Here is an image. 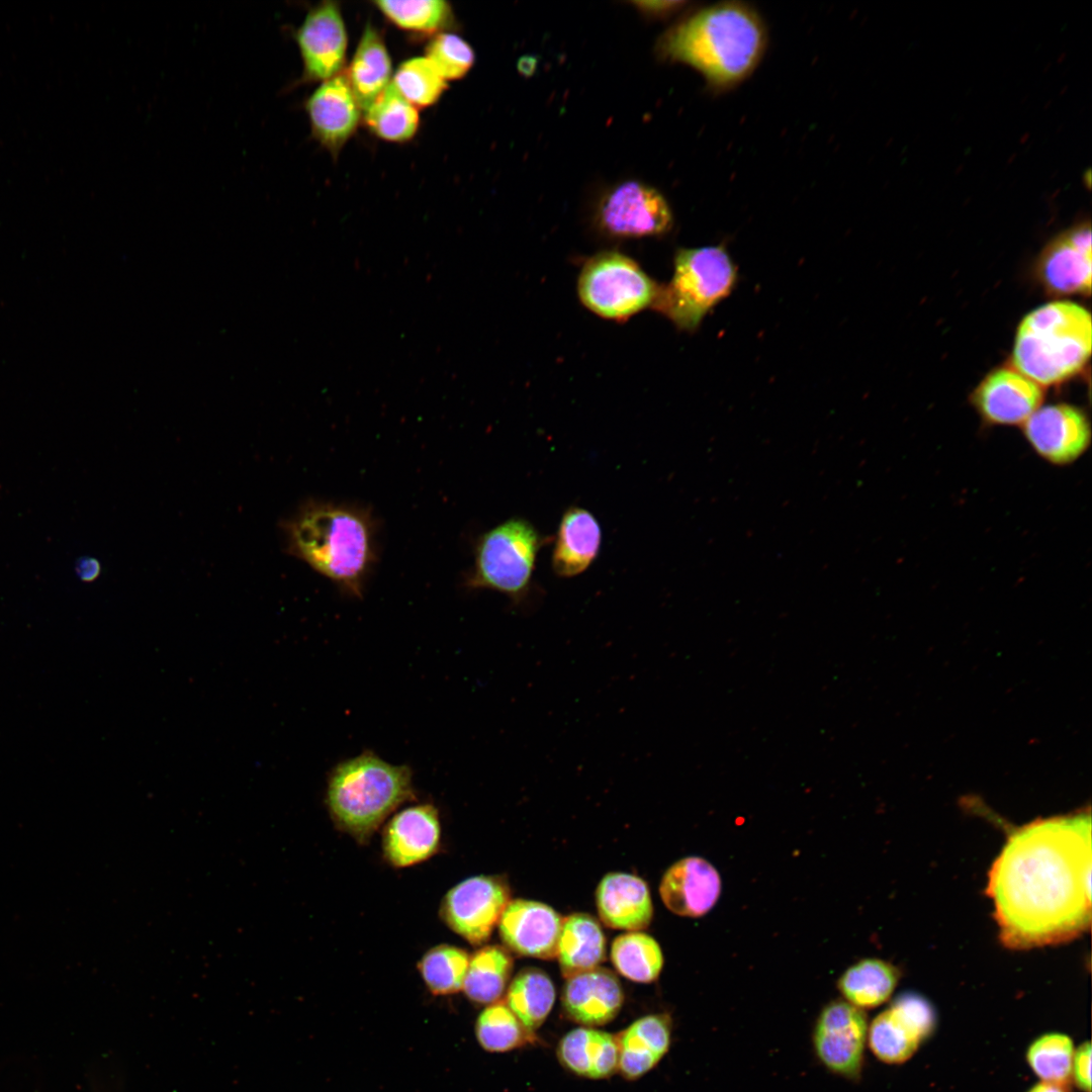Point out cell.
Instances as JSON below:
<instances>
[{
	"mask_svg": "<svg viewBox=\"0 0 1092 1092\" xmlns=\"http://www.w3.org/2000/svg\"><path fill=\"white\" fill-rule=\"evenodd\" d=\"M988 895L1003 942L1013 948L1074 938L1091 922V817L1040 819L1010 835Z\"/></svg>",
	"mask_w": 1092,
	"mask_h": 1092,
	"instance_id": "1",
	"label": "cell"
},
{
	"mask_svg": "<svg viewBox=\"0 0 1092 1092\" xmlns=\"http://www.w3.org/2000/svg\"><path fill=\"white\" fill-rule=\"evenodd\" d=\"M766 33L758 14L738 2L704 8L665 33L664 57L687 64L708 83L725 89L745 79L765 49Z\"/></svg>",
	"mask_w": 1092,
	"mask_h": 1092,
	"instance_id": "2",
	"label": "cell"
},
{
	"mask_svg": "<svg viewBox=\"0 0 1092 1092\" xmlns=\"http://www.w3.org/2000/svg\"><path fill=\"white\" fill-rule=\"evenodd\" d=\"M281 528L287 552L352 594H361L375 558L372 523L363 511L309 503Z\"/></svg>",
	"mask_w": 1092,
	"mask_h": 1092,
	"instance_id": "3",
	"label": "cell"
},
{
	"mask_svg": "<svg viewBox=\"0 0 1092 1092\" xmlns=\"http://www.w3.org/2000/svg\"><path fill=\"white\" fill-rule=\"evenodd\" d=\"M415 798L411 767L389 763L372 751L339 762L328 778L326 804L334 824L361 843Z\"/></svg>",
	"mask_w": 1092,
	"mask_h": 1092,
	"instance_id": "4",
	"label": "cell"
},
{
	"mask_svg": "<svg viewBox=\"0 0 1092 1092\" xmlns=\"http://www.w3.org/2000/svg\"><path fill=\"white\" fill-rule=\"evenodd\" d=\"M1090 312L1073 301L1043 304L1020 322L1012 352L1014 369L1039 385L1079 373L1091 355Z\"/></svg>",
	"mask_w": 1092,
	"mask_h": 1092,
	"instance_id": "5",
	"label": "cell"
},
{
	"mask_svg": "<svg viewBox=\"0 0 1092 1092\" xmlns=\"http://www.w3.org/2000/svg\"><path fill=\"white\" fill-rule=\"evenodd\" d=\"M737 281V268L723 245L679 249L673 275L659 286L652 304L679 330L694 332L706 314L726 298Z\"/></svg>",
	"mask_w": 1092,
	"mask_h": 1092,
	"instance_id": "6",
	"label": "cell"
},
{
	"mask_svg": "<svg viewBox=\"0 0 1092 1092\" xmlns=\"http://www.w3.org/2000/svg\"><path fill=\"white\" fill-rule=\"evenodd\" d=\"M541 542L535 527L521 518L490 529L478 540L468 586L496 590L521 603L529 592Z\"/></svg>",
	"mask_w": 1092,
	"mask_h": 1092,
	"instance_id": "7",
	"label": "cell"
},
{
	"mask_svg": "<svg viewBox=\"0 0 1092 1092\" xmlns=\"http://www.w3.org/2000/svg\"><path fill=\"white\" fill-rule=\"evenodd\" d=\"M659 285L631 258L602 252L582 267L577 284L581 302L593 312L624 320L652 306Z\"/></svg>",
	"mask_w": 1092,
	"mask_h": 1092,
	"instance_id": "8",
	"label": "cell"
},
{
	"mask_svg": "<svg viewBox=\"0 0 1092 1092\" xmlns=\"http://www.w3.org/2000/svg\"><path fill=\"white\" fill-rule=\"evenodd\" d=\"M868 1027L862 1009L845 1000L830 1001L820 1010L812 1030L816 1059L831 1074L856 1081L863 1068Z\"/></svg>",
	"mask_w": 1092,
	"mask_h": 1092,
	"instance_id": "9",
	"label": "cell"
},
{
	"mask_svg": "<svg viewBox=\"0 0 1092 1092\" xmlns=\"http://www.w3.org/2000/svg\"><path fill=\"white\" fill-rule=\"evenodd\" d=\"M510 887L500 876H474L451 888L440 916L455 933L473 945L487 941L510 902Z\"/></svg>",
	"mask_w": 1092,
	"mask_h": 1092,
	"instance_id": "10",
	"label": "cell"
},
{
	"mask_svg": "<svg viewBox=\"0 0 1092 1092\" xmlns=\"http://www.w3.org/2000/svg\"><path fill=\"white\" fill-rule=\"evenodd\" d=\"M598 220L613 237L642 238L667 233L673 218L660 192L641 182L627 181L603 197Z\"/></svg>",
	"mask_w": 1092,
	"mask_h": 1092,
	"instance_id": "11",
	"label": "cell"
},
{
	"mask_svg": "<svg viewBox=\"0 0 1092 1092\" xmlns=\"http://www.w3.org/2000/svg\"><path fill=\"white\" fill-rule=\"evenodd\" d=\"M1023 435L1043 460L1068 465L1079 459L1091 441L1089 421L1082 410L1067 403L1038 407L1023 424Z\"/></svg>",
	"mask_w": 1092,
	"mask_h": 1092,
	"instance_id": "12",
	"label": "cell"
},
{
	"mask_svg": "<svg viewBox=\"0 0 1092 1092\" xmlns=\"http://www.w3.org/2000/svg\"><path fill=\"white\" fill-rule=\"evenodd\" d=\"M305 81H327L343 69L347 30L337 3L327 1L311 8L294 34Z\"/></svg>",
	"mask_w": 1092,
	"mask_h": 1092,
	"instance_id": "13",
	"label": "cell"
},
{
	"mask_svg": "<svg viewBox=\"0 0 1092 1092\" xmlns=\"http://www.w3.org/2000/svg\"><path fill=\"white\" fill-rule=\"evenodd\" d=\"M1036 275L1044 289L1055 295H1089L1091 291V226L1082 221L1046 245Z\"/></svg>",
	"mask_w": 1092,
	"mask_h": 1092,
	"instance_id": "14",
	"label": "cell"
},
{
	"mask_svg": "<svg viewBox=\"0 0 1092 1092\" xmlns=\"http://www.w3.org/2000/svg\"><path fill=\"white\" fill-rule=\"evenodd\" d=\"M1043 392L1039 384L1009 367L990 372L972 394V403L984 421L993 425H1021L1038 408Z\"/></svg>",
	"mask_w": 1092,
	"mask_h": 1092,
	"instance_id": "15",
	"label": "cell"
},
{
	"mask_svg": "<svg viewBox=\"0 0 1092 1092\" xmlns=\"http://www.w3.org/2000/svg\"><path fill=\"white\" fill-rule=\"evenodd\" d=\"M563 918L537 901H510L498 921L500 939L509 950L523 957H556Z\"/></svg>",
	"mask_w": 1092,
	"mask_h": 1092,
	"instance_id": "16",
	"label": "cell"
},
{
	"mask_svg": "<svg viewBox=\"0 0 1092 1092\" xmlns=\"http://www.w3.org/2000/svg\"><path fill=\"white\" fill-rule=\"evenodd\" d=\"M441 842L438 810L432 804H418L394 814L382 833L385 859L395 868H406L433 856Z\"/></svg>",
	"mask_w": 1092,
	"mask_h": 1092,
	"instance_id": "17",
	"label": "cell"
},
{
	"mask_svg": "<svg viewBox=\"0 0 1092 1092\" xmlns=\"http://www.w3.org/2000/svg\"><path fill=\"white\" fill-rule=\"evenodd\" d=\"M305 109L314 138L333 154L353 135L360 120L361 108L344 74L323 82Z\"/></svg>",
	"mask_w": 1092,
	"mask_h": 1092,
	"instance_id": "18",
	"label": "cell"
},
{
	"mask_svg": "<svg viewBox=\"0 0 1092 1092\" xmlns=\"http://www.w3.org/2000/svg\"><path fill=\"white\" fill-rule=\"evenodd\" d=\"M721 893L718 871L699 856L678 859L664 873L659 894L664 905L674 914L700 917L716 904Z\"/></svg>",
	"mask_w": 1092,
	"mask_h": 1092,
	"instance_id": "19",
	"label": "cell"
},
{
	"mask_svg": "<svg viewBox=\"0 0 1092 1092\" xmlns=\"http://www.w3.org/2000/svg\"><path fill=\"white\" fill-rule=\"evenodd\" d=\"M624 1000L621 983L609 969L598 967L566 979L562 1007L568 1018L583 1026L612 1021Z\"/></svg>",
	"mask_w": 1092,
	"mask_h": 1092,
	"instance_id": "20",
	"label": "cell"
},
{
	"mask_svg": "<svg viewBox=\"0 0 1092 1092\" xmlns=\"http://www.w3.org/2000/svg\"><path fill=\"white\" fill-rule=\"evenodd\" d=\"M596 903L602 922L614 929L638 931L649 926L653 916L651 895L646 883L626 873H610L600 882Z\"/></svg>",
	"mask_w": 1092,
	"mask_h": 1092,
	"instance_id": "21",
	"label": "cell"
},
{
	"mask_svg": "<svg viewBox=\"0 0 1092 1092\" xmlns=\"http://www.w3.org/2000/svg\"><path fill=\"white\" fill-rule=\"evenodd\" d=\"M618 1044V1069L629 1080L637 1079L667 1053L671 1042V1019L665 1013L641 1017L615 1035Z\"/></svg>",
	"mask_w": 1092,
	"mask_h": 1092,
	"instance_id": "22",
	"label": "cell"
},
{
	"mask_svg": "<svg viewBox=\"0 0 1092 1092\" xmlns=\"http://www.w3.org/2000/svg\"><path fill=\"white\" fill-rule=\"evenodd\" d=\"M601 527L592 513L569 508L562 516L552 553V567L561 577L583 572L598 556Z\"/></svg>",
	"mask_w": 1092,
	"mask_h": 1092,
	"instance_id": "23",
	"label": "cell"
},
{
	"mask_svg": "<svg viewBox=\"0 0 1092 1092\" xmlns=\"http://www.w3.org/2000/svg\"><path fill=\"white\" fill-rule=\"evenodd\" d=\"M560 1063L577 1076L604 1079L618 1069L616 1036L593 1027H577L559 1041Z\"/></svg>",
	"mask_w": 1092,
	"mask_h": 1092,
	"instance_id": "24",
	"label": "cell"
},
{
	"mask_svg": "<svg viewBox=\"0 0 1092 1092\" xmlns=\"http://www.w3.org/2000/svg\"><path fill=\"white\" fill-rule=\"evenodd\" d=\"M345 76L363 111L389 85L390 57L380 32L373 25H366Z\"/></svg>",
	"mask_w": 1092,
	"mask_h": 1092,
	"instance_id": "25",
	"label": "cell"
},
{
	"mask_svg": "<svg viewBox=\"0 0 1092 1092\" xmlns=\"http://www.w3.org/2000/svg\"><path fill=\"white\" fill-rule=\"evenodd\" d=\"M556 957L565 979L600 967L606 959V938L598 920L586 913L563 918Z\"/></svg>",
	"mask_w": 1092,
	"mask_h": 1092,
	"instance_id": "26",
	"label": "cell"
},
{
	"mask_svg": "<svg viewBox=\"0 0 1092 1092\" xmlns=\"http://www.w3.org/2000/svg\"><path fill=\"white\" fill-rule=\"evenodd\" d=\"M514 968L509 949L502 945H485L470 956L462 990L478 1004L498 1002L504 995Z\"/></svg>",
	"mask_w": 1092,
	"mask_h": 1092,
	"instance_id": "27",
	"label": "cell"
},
{
	"mask_svg": "<svg viewBox=\"0 0 1092 1092\" xmlns=\"http://www.w3.org/2000/svg\"><path fill=\"white\" fill-rule=\"evenodd\" d=\"M898 979V971L891 964L864 959L841 975L837 988L846 1002L862 1010L872 1009L888 1001Z\"/></svg>",
	"mask_w": 1092,
	"mask_h": 1092,
	"instance_id": "28",
	"label": "cell"
},
{
	"mask_svg": "<svg viewBox=\"0 0 1092 1092\" xmlns=\"http://www.w3.org/2000/svg\"><path fill=\"white\" fill-rule=\"evenodd\" d=\"M554 1001L552 980L543 970L533 967L521 970L506 993L507 1006L531 1032L545 1021Z\"/></svg>",
	"mask_w": 1092,
	"mask_h": 1092,
	"instance_id": "29",
	"label": "cell"
},
{
	"mask_svg": "<svg viewBox=\"0 0 1092 1092\" xmlns=\"http://www.w3.org/2000/svg\"><path fill=\"white\" fill-rule=\"evenodd\" d=\"M922 1040L915 1026L892 1006L878 1014L868 1027L867 1042L874 1056L886 1064L906 1062Z\"/></svg>",
	"mask_w": 1092,
	"mask_h": 1092,
	"instance_id": "30",
	"label": "cell"
},
{
	"mask_svg": "<svg viewBox=\"0 0 1092 1092\" xmlns=\"http://www.w3.org/2000/svg\"><path fill=\"white\" fill-rule=\"evenodd\" d=\"M364 112L367 127L376 136L388 142H406L419 128L418 108L391 82Z\"/></svg>",
	"mask_w": 1092,
	"mask_h": 1092,
	"instance_id": "31",
	"label": "cell"
},
{
	"mask_svg": "<svg viewBox=\"0 0 1092 1092\" xmlns=\"http://www.w3.org/2000/svg\"><path fill=\"white\" fill-rule=\"evenodd\" d=\"M611 961L622 976L639 983L655 981L663 967L658 942L640 931L617 936L612 942Z\"/></svg>",
	"mask_w": 1092,
	"mask_h": 1092,
	"instance_id": "32",
	"label": "cell"
},
{
	"mask_svg": "<svg viewBox=\"0 0 1092 1092\" xmlns=\"http://www.w3.org/2000/svg\"><path fill=\"white\" fill-rule=\"evenodd\" d=\"M475 1036L479 1045L490 1053H505L533 1042L528 1030L506 1003L487 1005L477 1016Z\"/></svg>",
	"mask_w": 1092,
	"mask_h": 1092,
	"instance_id": "33",
	"label": "cell"
},
{
	"mask_svg": "<svg viewBox=\"0 0 1092 1092\" xmlns=\"http://www.w3.org/2000/svg\"><path fill=\"white\" fill-rule=\"evenodd\" d=\"M469 959L470 954L463 948L439 944L424 953L418 969L433 995H451L462 990Z\"/></svg>",
	"mask_w": 1092,
	"mask_h": 1092,
	"instance_id": "34",
	"label": "cell"
},
{
	"mask_svg": "<svg viewBox=\"0 0 1092 1092\" xmlns=\"http://www.w3.org/2000/svg\"><path fill=\"white\" fill-rule=\"evenodd\" d=\"M374 4L390 22L412 32H441L453 18L450 4L443 0H378Z\"/></svg>",
	"mask_w": 1092,
	"mask_h": 1092,
	"instance_id": "35",
	"label": "cell"
},
{
	"mask_svg": "<svg viewBox=\"0 0 1092 1092\" xmlns=\"http://www.w3.org/2000/svg\"><path fill=\"white\" fill-rule=\"evenodd\" d=\"M1074 1052V1042L1068 1034L1048 1032L1029 1044L1026 1061L1041 1081L1067 1085L1071 1079Z\"/></svg>",
	"mask_w": 1092,
	"mask_h": 1092,
	"instance_id": "36",
	"label": "cell"
},
{
	"mask_svg": "<svg viewBox=\"0 0 1092 1092\" xmlns=\"http://www.w3.org/2000/svg\"><path fill=\"white\" fill-rule=\"evenodd\" d=\"M391 83L417 108L435 104L447 88V82L425 57L401 63Z\"/></svg>",
	"mask_w": 1092,
	"mask_h": 1092,
	"instance_id": "37",
	"label": "cell"
},
{
	"mask_svg": "<svg viewBox=\"0 0 1092 1092\" xmlns=\"http://www.w3.org/2000/svg\"><path fill=\"white\" fill-rule=\"evenodd\" d=\"M425 58L447 82L463 78L473 66L475 54L459 35L441 31L428 43Z\"/></svg>",
	"mask_w": 1092,
	"mask_h": 1092,
	"instance_id": "38",
	"label": "cell"
},
{
	"mask_svg": "<svg viewBox=\"0 0 1092 1092\" xmlns=\"http://www.w3.org/2000/svg\"><path fill=\"white\" fill-rule=\"evenodd\" d=\"M908 1019L926 1038L934 1028V1011L923 997L914 994L899 996L891 1005Z\"/></svg>",
	"mask_w": 1092,
	"mask_h": 1092,
	"instance_id": "39",
	"label": "cell"
},
{
	"mask_svg": "<svg viewBox=\"0 0 1092 1092\" xmlns=\"http://www.w3.org/2000/svg\"><path fill=\"white\" fill-rule=\"evenodd\" d=\"M1091 1043L1085 1041L1075 1049L1071 1078L1083 1092H1091Z\"/></svg>",
	"mask_w": 1092,
	"mask_h": 1092,
	"instance_id": "40",
	"label": "cell"
},
{
	"mask_svg": "<svg viewBox=\"0 0 1092 1092\" xmlns=\"http://www.w3.org/2000/svg\"><path fill=\"white\" fill-rule=\"evenodd\" d=\"M75 570L82 581L91 582L99 576L101 564L94 557H81L76 562Z\"/></svg>",
	"mask_w": 1092,
	"mask_h": 1092,
	"instance_id": "41",
	"label": "cell"
},
{
	"mask_svg": "<svg viewBox=\"0 0 1092 1092\" xmlns=\"http://www.w3.org/2000/svg\"><path fill=\"white\" fill-rule=\"evenodd\" d=\"M634 4L646 13L665 14L680 8L682 1H635Z\"/></svg>",
	"mask_w": 1092,
	"mask_h": 1092,
	"instance_id": "42",
	"label": "cell"
},
{
	"mask_svg": "<svg viewBox=\"0 0 1092 1092\" xmlns=\"http://www.w3.org/2000/svg\"><path fill=\"white\" fill-rule=\"evenodd\" d=\"M1027 1092H1069L1067 1085L1040 1081Z\"/></svg>",
	"mask_w": 1092,
	"mask_h": 1092,
	"instance_id": "43",
	"label": "cell"
}]
</instances>
